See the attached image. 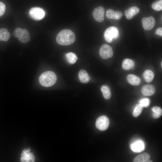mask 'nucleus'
<instances>
[{
  "instance_id": "f257e3e1",
  "label": "nucleus",
  "mask_w": 162,
  "mask_h": 162,
  "mask_svg": "<svg viewBox=\"0 0 162 162\" xmlns=\"http://www.w3.org/2000/svg\"><path fill=\"white\" fill-rule=\"evenodd\" d=\"M75 36L71 30L65 29L60 31L57 34L56 40L59 44L66 46L70 45L75 41Z\"/></svg>"
},
{
  "instance_id": "f03ea898",
  "label": "nucleus",
  "mask_w": 162,
  "mask_h": 162,
  "mask_svg": "<svg viewBox=\"0 0 162 162\" xmlns=\"http://www.w3.org/2000/svg\"><path fill=\"white\" fill-rule=\"evenodd\" d=\"M57 79L56 74L52 71H47L42 73L39 78L40 84L45 87L52 86L56 82Z\"/></svg>"
},
{
  "instance_id": "7ed1b4c3",
  "label": "nucleus",
  "mask_w": 162,
  "mask_h": 162,
  "mask_svg": "<svg viewBox=\"0 0 162 162\" xmlns=\"http://www.w3.org/2000/svg\"><path fill=\"white\" fill-rule=\"evenodd\" d=\"M13 34L14 37L18 38L19 41L23 43H26L30 40L29 33L26 29L16 28L14 29Z\"/></svg>"
},
{
  "instance_id": "20e7f679",
  "label": "nucleus",
  "mask_w": 162,
  "mask_h": 162,
  "mask_svg": "<svg viewBox=\"0 0 162 162\" xmlns=\"http://www.w3.org/2000/svg\"><path fill=\"white\" fill-rule=\"evenodd\" d=\"M119 35L118 28L115 26H110L105 31L104 37L105 40L108 43H111L114 39H117Z\"/></svg>"
},
{
  "instance_id": "39448f33",
  "label": "nucleus",
  "mask_w": 162,
  "mask_h": 162,
  "mask_svg": "<svg viewBox=\"0 0 162 162\" xmlns=\"http://www.w3.org/2000/svg\"><path fill=\"white\" fill-rule=\"evenodd\" d=\"M29 14L30 17L35 20H40L45 16V12L43 9L38 7H33L30 10Z\"/></svg>"
},
{
  "instance_id": "423d86ee",
  "label": "nucleus",
  "mask_w": 162,
  "mask_h": 162,
  "mask_svg": "<svg viewBox=\"0 0 162 162\" xmlns=\"http://www.w3.org/2000/svg\"><path fill=\"white\" fill-rule=\"evenodd\" d=\"M109 123V120L108 118L105 116H102L97 119L95 125L98 130L104 131L107 129Z\"/></svg>"
},
{
  "instance_id": "0eeeda50",
  "label": "nucleus",
  "mask_w": 162,
  "mask_h": 162,
  "mask_svg": "<svg viewBox=\"0 0 162 162\" xmlns=\"http://www.w3.org/2000/svg\"><path fill=\"white\" fill-rule=\"evenodd\" d=\"M99 55L100 57L104 59H106L110 58L113 55L112 49L108 45L103 44L100 48Z\"/></svg>"
},
{
  "instance_id": "6e6552de",
  "label": "nucleus",
  "mask_w": 162,
  "mask_h": 162,
  "mask_svg": "<svg viewBox=\"0 0 162 162\" xmlns=\"http://www.w3.org/2000/svg\"><path fill=\"white\" fill-rule=\"evenodd\" d=\"M20 161L22 162H33L35 161V158L34 155L31 152L30 148L23 150L21 154Z\"/></svg>"
},
{
  "instance_id": "1a4fd4ad",
  "label": "nucleus",
  "mask_w": 162,
  "mask_h": 162,
  "mask_svg": "<svg viewBox=\"0 0 162 162\" xmlns=\"http://www.w3.org/2000/svg\"><path fill=\"white\" fill-rule=\"evenodd\" d=\"M105 10L103 7H98L94 9L92 15L94 19L97 21L102 22L104 20Z\"/></svg>"
},
{
  "instance_id": "9d476101",
  "label": "nucleus",
  "mask_w": 162,
  "mask_h": 162,
  "mask_svg": "<svg viewBox=\"0 0 162 162\" xmlns=\"http://www.w3.org/2000/svg\"><path fill=\"white\" fill-rule=\"evenodd\" d=\"M155 20L152 16L147 18L144 17L142 20V27L144 29L148 31L152 29L154 26Z\"/></svg>"
},
{
  "instance_id": "9b49d317",
  "label": "nucleus",
  "mask_w": 162,
  "mask_h": 162,
  "mask_svg": "<svg viewBox=\"0 0 162 162\" xmlns=\"http://www.w3.org/2000/svg\"><path fill=\"white\" fill-rule=\"evenodd\" d=\"M155 87L151 84H147L143 86L141 88V92L144 95L150 96L154 94L155 92Z\"/></svg>"
},
{
  "instance_id": "f8f14e48",
  "label": "nucleus",
  "mask_w": 162,
  "mask_h": 162,
  "mask_svg": "<svg viewBox=\"0 0 162 162\" xmlns=\"http://www.w3.org/2000/svg\"><path fill=\"white\" fill-rule=\"evenodd\" d=\"M106 16L108 19L118 20L122 16V13L119 11H115L110 9L106 10Z\"/></svg>"
},
{
  "instance_id": "ddd939ff",
  "label": "nucleus",
  "mask_w": 162,
  "mask_h": 162,
  "mask_svg": "<svg viewBox=\"0 0 162 162\" xmlns=\"http://www.w3.org/2000/svg\"><path fill=\"white\" fill-rule=\"evenodd\" d=\"M140 11V9L137 7L134 6L126 10L124 12V15L128 20L132 19L135 15L138 14Z\"/></svg>"
},
{
  "instance_id": "4468645a",
  "label": "nucleus",
  "mask_w": 162,
  "mask_h": 162,
  "mask_svg": "<svg viewBox=\"0 0 162 162\" xmlns=\"http://www.w3.org/2000/svg\"><path fill=\"white\" fill-rule=\"evenodd\" d=\"M145 144L143 141L138 140L133 143L131 146V150L134 152L139 153L144 150Z\"/></svg>"
},
{
  "instance_id": "2eb2a0df",
  "label": "nucleus",
  "mask_w": 162,
  "mask_h": 162,
  "mask_svg": "<svg viewBox=\"0 0 162 162\" xmlns=\"http://www.w3.org/2000/svg\"><path fill=\"white\" fill-rule=\"evenodd\" d=\"M78 75L80 81L83 83L88 82L90 79V78L86 71L83 69L79 71Z\"/></svg>"
},
{
  "instance_id": "dca6fc26",
  "label": "nucleus",
  "mask_w": 162,
  "mask_h": 162,
  "mask_svg": "<svg viewBox=\"0 0 162 162\" xmlns=\"http://www.w3.org/2000/svg\"><path fill=\"white\" fill-rule=\"evenodd\" d=\"M127 79L128 82L133 86L139 85L141 82L140 79L138 76L134 74L128 75Z\"/></svg>"
},
{
  "instance_id": "f3484780",
  "label": "nucleus",
  "mask_w": 162,
  "mask_h": 162,
  "mask_svg": "<svg viewBox=\"0 0 162 162\" xmlns=\"http://www.w3.org/2000/svg\"><path fill=\"white\" fill-rule=\"evenodd\" d=\"M135 66L134 62L130 59H124L122 63V68L124 70H129L133 69Z\"/></svg>"
},
{
  "instance_id": "a211bd4d",
  "label": "nucleus",
  "mask_w": 162,
  "mask_h": 162,
  "mask_svg": "<svg viewBox=\"0 0 162 162\" xmlns=\"http://www.w3.org/2000/svg\"><path fill=\"white\" fill-rule=\"evenodd\" d=\"M150 158V155L147 153H144L136 156L133 160L134 162H147Z\"/></svg>"
},
{
  "instance_id": "6ab92c4d",
  "label": "nucleus",
  "mask_w": 162,
  "mask_h": 162,
  "mask_svg": "<svg viewBox=\"0 0 162 162\" xmlns=\"http://www.w3.org/2000/svg\"><path fill=\"white\" fill-rule=\"evenodd\" d=\"M10 36V33L5 28H0V41H7L9 40Z\"/></svg>"
},
{
  "instance_id": "aec40b11",
  "label": "nucleus",
  "mask_w": 162,
  "mask_h": 162,
  "mask_svg": "<svg viewBox=\"0 0 162 162\" xmlns=\"http://www.w3.org/2000/svg\"><path fill=\"white\" fill-rule=\"evenodd\" d=\"M101 91L105 99L108 100L111 97V94L109 86L106 85L102 86L101 88Z\"/></svg>"
},
{
  "instance_id": "412c9836",
  "label": "nucleus",
  "mask_w": 162,
  "mask_h": 162,
  "mask_svg": "<svg viewBox=\"0 0 162 162\" xmlns=\"http://www.w3.org/2000/svg\"><path fill=\"white\" fill-rule=\"evenodd\" d=\"M143 77L146 82H150L153 80L154 77V74L152 71L147 70L144 72Z\"/></svg>"
},
{
  "instance_id": "4be33fe9",
  "label": "nucleus",
  "mask_w": 162,
  "mask_h": 162,
  "mask_svg": "<svg viewBox=\"0 0 162 162\" xmlns=\"http://www.w3.org/2000/svg\"><path fill=\"white\" fill-rule=\"evenodd\" d=\"M65 57L68 62L71 64L74 63L77 59V58L76 54L72 52L66 54Z\"/></svg>"
},
{
  "instance_id": "5701e85b",
  "label": "nucleus",
  "mask_w": 162,
  "mask_h": 162,
  "mask_svg": "<svg viewBox=\"0 0 162 162\" xmlns=\"http://www.w3.org/2000/svg\"><path fill=\"white\" fill-rule=\"evenodd\" d=\"M153 111L152 116L154 118H158L161 116L162 114V109L158 106H155L152 109Z\"/></svg>"
},
{
  "instance_id": "b1692460",
  "label": "nucleus",
  "mask_w": 162,
  "mask_h": 162,
  "mask_svg": "<svg viewBox=\"0 0 162 162\" xmlns=\"http://www.w3.org/2000/svg\"><path fill=\"white\" fill-rule=\"evenodd\" d=\"M143 107L140 104L137 105L135 107L133 112V116L135 117H137L142 113Z\"/></svg>"
},
{
  "instance_id": "393cba45",
  "label": "nucleus",
  "mask_w": 162,
  "mask_h": 162,
  "mask_svg": "<svg viewBox=\"0 0 162 162\" xmlns=\"http://www.w3.org/2000/svg\"><path fill=\"white\" fill-rule=\"evenodd\" d=\"M153 9L157 11H159L162 9V0H159L154 2L152 5Z\"/></svg>"
},
{
  "instance_id": "a878e982",
  "label": "nucleus",
  "mask_w": 162,
  "mask_h": 162,
  "mask_svg": "<svg viewBox=\"0 0 162 162\" xmlns=\"http://www.w3.org/2000/svg\"><path fill=\"white\" fill-rule=\"evenodd\" d=\"M150 101L147 98H143L140 101V104L143 107H147L150 104Z\"/></svg>"
},
{
  "instance_id": "bb28decb",
  "label": "nucleus",
  "mask_w": 162,
  "mask_h": 162,
  "mask_svg": "<svg viewBox=\"0 0 162 162\" xmlns=\"http://www.w3.org/2000/svg\"><path fill=\"white\" fill-rule=\"evenodd\" d=\"M5 9L6 7L5 4L2 2L0 1V17L4 14Z\"/></svg>"
},
{
  "instance_id": "cd10ccee",
  "label": "nucleus",
  "mask_w": 162,
  "mask_h": 162,
  "mask_svg": "<svg viewBox=\"0 0 162 162\" xmlns=\"http://www.w3.org/2000/svg\"><path fill=\"white\" fill-rule=\"evenodd\" d=\"M155 33L160 36H162V28L160 27L157 29L156 30Z\"/></svg>"
},
{
  "instance_id": "c85d7f7f",
  "label": "nucleus",
  "mask_w": 162,
  "mask_h": 162,
  "mask_svg": "<svg viewBox=\"0 0 162 162\" xmlns=\"http://www.w3.org/2000/svg\"><path fill=\"white\" fill-rule=\"evenodd\" d=\"M147 162H152V160H149L147 161Z\"/></svg>"
},
{
  "instance_id": "c756f323",
  "label": "nucleus",
  "mask_w": 162,
  "mask_h": 162,
  "mask_svg": "<svg viewBox=\"0 0 162 162\" xmlns=\"http://www.w3.org/2000/svg\"><path fill=\"white\" fill-rule=\"evenodd\" d=\"M162 62H161V67H162Z\"/></svg>"
}]
</instances>
